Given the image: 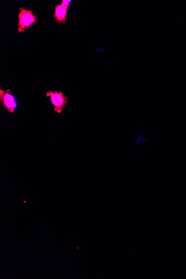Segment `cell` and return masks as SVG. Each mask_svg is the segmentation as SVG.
Here are the masks:
<instances>
[{"label":"cell","mask_w":186,"mask_h":279,"mask_svg":"<svg viewBox=\"0 0 186 279\" xmlns=\"http://www.w3.org/2000/svg\"><path fill=\"white\" fill-rule=\"evenodd\" d=\"M68 7L62 3L57 4L54 7L55 13H54L53 18L55 19L56 22L59 23H62L64 25L65 24Z\"/></svg>","instance_id":"4"},{"label":"cell","mask_w":186,"mask_h":279,"mask_svg":"<svg viewBox=\"0 0 186 279\" xmlns=\"http://www.w3.org/2000/svg\"><path fill=\"white\" fill-rule=\"evenodd\" d=\"M46 97H49L53 105L54 111L57 114L62 113L63 112L64 106L68 103V98L65 96L63 92L61 91H52L49 90L46 94Z\"/></svg>","instance_id":"2"},{"label":"cell","mask_w":186,"mask_h":279,"mask_svg":"<svg viewBox=\"0 0 186 279\" xmlns=\"http://www.w3.org/2000/svg\"><path fill=\"white\" fill-rule=\"evenodd\" d=\"M19 11L18 30L19 33H22L36 23L38 19L32 10L26 9L24 7H20Z\"/></svg>","instance_id":"1"},{"label":"cell","mask_w":186,"mask_h":279,"mask_svg":"<svg viewBox=\"0 0 186 279\" xmlns=\"http://www.w3.org/2000/svg\"><path fill=\"white\" fill-rule=\"evenodd\" d=\"M10 92V89H0V103L7 112L13 114L18 107V102L16 98Z\"/></svg>","instance_id":"3"},{"label":"cell","mask_w":186,"mask_h":279,"mask_svg":"<svg viewBox=\"0 0 186 279\" xmlns=\"http://www.w3.org/2000/svg\"><path fill=\"white\" fill-rule=\"evenodd\" d=\"M72 1V0H63L61 3L63 4L64 5L69 6V4L71 3Z\"/></svg>","instance_id":"5"}]
</instances>
